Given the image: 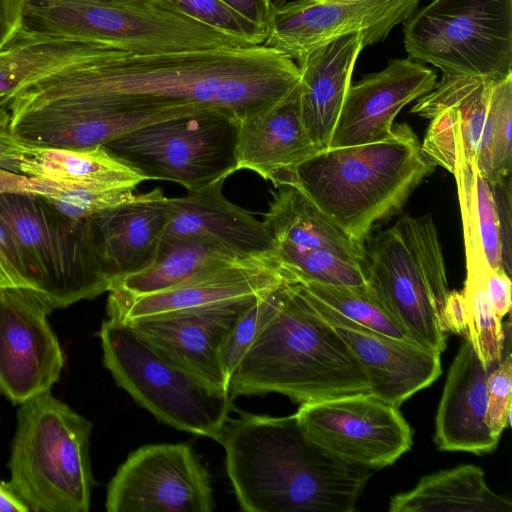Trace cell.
Listing matches in <instances>:
<instances>
[{"label":"cell","instance_id":"13","mask_svg":"<svg viewBox=\"0 0 512 512\" xmlns=\"http://www.w3.org/2000/svg\"><path fill=\"white\" fill-rule=\"evenodd\" d=\"M210 476L190 445L149 444L130 453L111 479L108 512H211Z\"/></svg>","mask_w":512,"mask_h":512},{"label":"cell","instance_id":"47","mask_svg":"<svg viewBox=\"0 0 512 512\" xmlns=\"http://www.w3.org/2000/svg\"><path fill=\"white\" fill-rule=\"evenodd\" d=\"M25 0H0V48L22 28Z\"/></svg>","mask_w":512,"mask_h":512},{"label":"cell","instance_id":"15","mask_svg":"<svg viewBox=\"0 0 512 512\" xmlns=\"http://www.w3.org/2000/svg\"><path fill=\"white\" fill-rule=\"evenodd\" d=\"M421 0H295L273 3L263 45L293 60L344 34L359 33L363 46L384 40Z\"/></svg>","mask_w":512,"mask_h":512},{"label":"cell","instance_id":"18","mask_svg":"<svg viewBox=\"0 0 512 512\" xmlns=\"http://www.w3.org/2000/svg\"><path fill=\"white\" fill-rule=\"evenodd\" d=\"M437 73L411 58L391 59L387 66L351 84L329 147L379 142L393 133L394 119L407 104L430 92Z\"/></svg>","mask_w":512,"mask_h":512},{"label":"cell","instance_id":"16","mask_svg":"<svg viewBox=\"0 0 512 512\" xmlns=\"http://www.w3.org/2000/svg\"><path fill=\"white\" fill-rule=\"evenodd\" d=\"M287 278L276 261L245 260L219 266L167 289L134 295L109 291L107 314L131 321L228 305L262 296Z\"/></svg>","mask_w":512,"mask_h":512},{"label":"cell","instance_id":"42","mask_svg":"<svg viewBox=\"0 0 512 512\" xmlns=\"http://www.w3.org/2000/svg\"><path fill=\"white\" fill-rule=\"evenodd\" d=\"M37 291L30 265L11 229L0 219V289Z\"/></svg>","mask_w":512,"mask_h":512},{"label":"cell","instance_id":"20","mask_svg":"<svg viewBox=\"0 0 512 512\" xmlns=\"http://www.w3.org/2000/svg\"><path fill=\"white\" fill-rule=\"evenodd\" d=\"M212 108L183 105L150 110H114L48 105L11 119L10 129L29 146L82 149L103 146L135 129Z\"/></svg>","mask_w":512,"mask_h":512},{"label":"cell","instance_id":"29","mask_svg":"<svg viewBox=\"0 0 512 512\" xmlns=\"http://www.w3.org/2000/svg\"><path fill=\"white\" fill-rule=\"evenodd\" d=\"M390 512H511L510 499L492 491L483 470L474 465L426 475L416 486L394 495Z\"/></svg>","mask_w":512,"mask_h":512},{"label":"cell","instance_id":"28","mask_svg":"<svg viewBox=\"0 0 512 512\" xmlns=\"http://www.w3.org/2000/svg\"><path fill=\"white\" fill-rule=\"evenodd\" d=\"M17 172L58 185L129 188L147 179L111 155L103 146L82 149L29 146Z\"/></svg>","mask_w":512,"mask_h":512},{"label":"cell","instance_id":"17","mask_svg":"<svg viewBox=\"0 0 512 512\" xmlns=\"http://www.w3.org/2000/svg\"><path fill=\"white\" fill-rule=\"evenodd\" d=\"M493 82L442 75L430 92L417 99L411 113L430 120L421 148L435 165L450 173L460 160L476 166Z\"/></svg>","mask_w":512,"mask_h":512},{"label":"cell","instance_id":"4","mask_svg":"<svg viewBox=\"0 0 512 512\" xmlns=\"http://www.w3.org/2000/svg\"><path fill=\"white\" fill-rule=\"evenodd\" d=\"M435 166L412 128L396 124L385 140L317 151L295 166L282 186L302 191L364 244L375 226L403 208Z\"/></svg>","mask_w":512,"mask_h":512},{"label":"cell","instance_id":"2","mask_svg":"<svg viewBox=\"0 0 512 512\" xmlns=\"http://www.w3.org/2000/svg\"><path fill=\"white\" fill-rule=\"evenodd\" d=\"M219 442L241 508L249 512H353L372 470L315 443L295 414H242Z\"/></svg>","mask_w":512,"mask_h":512},{"label":"cell","instance_id":"37","mask_svg":"<svg viewBox=\"0 0 512 512\" xmlns=\"http://www.w3.org/2000/svg\"><path fill=\"white\" fill-rule=\"evenodd\" d=\"M53 193L42 196L64 216L74 221L91 218L109 209L135 200L129 188H91L51 183Z\"/></svg>","mask_w":512,"mask_h":512},{"label":"cell","instance_id":"27","mask_svg":"<svg viewBox=\"0 0 512 512\" xmlns=\"http://www.w3.org/2000/svg\"><path fill=\"white\" fill-rule=\"evenodd\" d=\"M264 220L274 247L325 250L366 270V248L322 212L302 191L278 187Z\"/></svg>","mask_w":512,"mask_h":512},{"label":"cell","instance_id":"31","mask_svg":"<svg viewBox=\"0 0 512 512\" xmlns=\"http://www.w3.org/2000/svg\"><path fill=\"white\" fill-rule=\"evenodd\" d=\"M238 261L245 260L200 240L162 236L150 262L118 280L111 290L134 295L153 293L203 271Z\"/></svg>","mask_w":512,"mask_h":512},{"label":"cell","instance_id":"38","mask_svg":"<svg viewBox=\"0 0 512 512\" xmlns=\"http://www.w3.org/2000/svg\"><path fill=\"white\" fill-rule=\"evenodd\" d=\"M285 281L246 309L226 336L220 349V359L228 381L245 348L276 309Z\"/></svg>","mask_w":512,"mask_h":512},{"label":"cell","instance_id":"14","mask_svg":"<svg viewBox=\"0 0 512 512\" xmlns=\"http://www.w3.org/2000/svg\"><path fill=\"white\" fill-rule=\"evenodd\" d=\"M54 310L40 293L0 289V392L19 404L50 391L64 355L47 316Z\"/></svg>","mask_w":512,"mask_h":512},{"label":"cell","instance_id":"8","mask_svg":"<svg viewBox=\"0 0 512 512\" xmlns=\"http://www.w3.org/2000/svg\"><path fill=\"white\" fill-rule=\"evenodd\" d=\"M22 27L39 34L103 44L137 54L252 45L166 10L153 0L65 2L38 9L25 8Z\"/></svg>","mask_w":512,"mask_h":512},{"label":"cell","instance_id":"11","mask_svg":"<svg viewBox=\"0 0 512 512\" xmlns=\"http://www.w3.org/2000/svg\"><path fill=\"white\" fill-rule=\"evenodd\" d=\"M237 131L235 118L210 109L143 126L103 147L147 180L197 191L238 171Z\"/></svg>","mask_w":512,"mask_h":512},{"label":"cell","instance_id":"24","mask_svg":"<svg viewBox=\"0 0 512 512\" xmlns=\"http://www.w3.org/2000/svg\"><path fill=\"white\" fill-rule=\"evenodd\" d=\"M468 337L454 358L435 419V443L442 451L475 454L496 449L499 439L487 425V378Z\"/></svg>","mask_w":512,"mask_h":512},{"label":"cell","instance_id":"52","mask_svg":"<svg viewBox=\"0 0 512 512\" xmlns=\"http://www.w3.org/2000/svg\"><path fill=\"white\" fill-rule=\"evenodd\" d=\"M11 112L8 106V98L0 96V127L10 128Z\"/></svg>","mask_w":512,"mask_h":512},{"label":"cell","instance_id":"41","mask_svg":"<svg viewBox=\"0 0 512 512\" xmlns=\"http://www.w3.org/2000/svg\"><path fill=\"white\" fill-rule=\"evenodd\" d=\"M512 357L507 353L487 378L486 422L491 434L498 438L511 418Z\"/></svg>","mask_w":512,"mask_h":512},{"label":"cell","instance_id":"33","mask_svg":"<svg viewBox=\"0 0 512 512\" xmlns=\"http://www.w3.org/2000/svg\"><path fill=\"white\" fill-rule=\"evenodd\" d=\"M297 283L314 298L345 318L375 332L411 341L368 285L348 287L311 281Z\"/></svg>","mask_w":512,"mask_h":512},{"label":"cell","instance_id":"36","mask_svg":"<svg viewBox=\"0 0 512 512\" xmlns=\"http://www.w3.org/2000/svg\"><path fill=\"white\" fill-rule=\"evenodd\" d=\"M158 6L252 45H263L268 28L242 16L221 0H153Z\"/></svg>","mask_w":512,"mask_h":512},{"label":"cell","instance_id":"10","mask_svg":"<svg viewBox=\"0 0 512 512\" xmlns=\"http://www.w3.org/2000/svg\"><path fill=\"white\" fill-rule=\"evenodd\" d=\"M403 24L409 58L442 75L497 81L512 72V0H432Z\"/></svg>","mask_w":512,"mask_h":512},{"label":"cell","instance_id":"26","mask_svg":"<svg viewBox=\"0 0 512 512\" xmlns=\"http://www.w3.org/2000/svg\"><path fill=\"white\" fill-rule=\"evenodd\" d=\"M165 198L162 190L156 188L90 218L111 288L152 259L165 227Z\"/></svg>","mask_w":512,"mask_h":512},{"label":"cell","instance_id":"51","mask_svg":"<svg viewBox=\"0 0 512 512\" xmlns=\"http://www.w3.org/2000/svg\"><path fill=\"white\" fill-rule=\"evenodd\" d=\"M122 1L126 0H25V8L38 9L65 2L117 3Z\"/></svg>","mask_w":512,"mask_h":512},{"label":"cell","instance_id":"45","mask_svg":"<svg viewBox=\"0 0 512 512\" xmlns=\"http://www.w3.org/2000/svg\"><path fill=\"white\" fill-rule=\"evenodd\" d=\"M484 286L497 316L502 320L511 308V280L503 269H488Z\"/></svg>","mask_w":512,"mask_h":512},{"label":"cell","instance_id":"12","mask_svg":"<svg viewBox=\"0 0 512 512\" xmlns=\"http://www.w3.org/2000/svg\"><path fill=\"white\" fill-rule=\"evenodd\" d=\"M295 415L315 443L371 470L393 464L412 446V429L398 407L370 393L301 404Z\"/></svg>","mask_w":512,"mask_h":512},{"label":"cell","instance_id":"40","mask_svg":"<svg viewBox=\"0 0 512 512\" xmlns=\"http://www.w3.org/2000/svg\"><path fill=\"white\" fill-rule=\"evenodd\" d=\"M474 197L480 241L488 269H503L501 238L491 182L475 167Z\"/></svg>","mask_w":512,"mask_h":512},{"label":"cell","instance_id":"44","mask_svg":"<svg viewBox=\"0 0 512 512\" xmlns=\"http://www.w3.org/2000/svg\"><path fill=\"white\" fill-rule=\"evenodd\" d=\"M53 191L54 187L50 182L0 167V195L45 196Z\"/></svg>","mask_w":512,"mask_h":512},{"label":"cell","instance_id":"22","mask_svg":"<svg viewBox=\"0 0 512 512\" xmlns=\"http://www.w3.org/2000/svg\"><path fill=\"white\" fill-rule=\"evenodd\" d=\"M259 297L202 310L124 322L151 346L193 374L215 387L229 390L220 349L240 316Z\"/></svg>","mask_w":512,"mask_h":512},{"label":"cell","instance_id":"6","mask_svg":"<svg viewBox=\"0 0 512 512\" xmlns=\"http://www.w3.org/2000/svg\"><path fill=\"white\" fill-rule=\"evenodd\" d=\"M368 286L407 337L441 355L448 288L438 232L430 215L402 216L366 249Z\"/></svg>","mask_w":512,"mask_h":512},{"label":"cell","instance_id":"1","mask_svg":"<svg viewBox=\"0 0 512 512\" xmlns=\"http://www.w3.org/2000/svg\"><path fill=\"white\" fill-rule=\"evenodd\" d=\"M297 64L266 45L137 54L100 45L9 98L11 117L48 105L150 110L201 105L237 120L285 99Z\"/></svg>","mask_w":512,"mask_h":512},{"label":"cell","instance_id":"43","mask_svg":"<svg viewBox=\"0 0 512 512\" xmlns=\"http://www.w3.org/2000/svg\"><path fill=\"white\" fill-rule=\"evenodd\" d=\"M512 180L511 174L491 183L501 238L502 267L510 276L512 268Z\"/></svg>","mask_w":512,"mask_h":512},{"label":"cell","instance_id":"50","mask_svg":"<svg viewBox=\"0 0 512 512\" xmlns=\"http://www.w3.org/2000/svg\"><path fill=\"white\" fill-rule=\"evenodd\" d=\"M28 506L7 483L0 482V512H28Z\"/></svg>","mask_w":512,"mask_h":512},{"label":"cell","instance_id":"7","mask_svg":"<svg viewBox=\"0 0 512 512\" xmlns=\"http://www.w3.org/2000/svg\"><path fill=\"white\" fill-rule=\"evenodd\" d=\"M103 362L118 386L160 421L220 440L232 397L146 342L127 323L106 319L99 332Z\"/></svg>","mask_w":512,"mask_h":512},{"label":"cell","instance_id":"3","mask_svg":"<svg viewBox=\"0 0 512 512\" xmlns=\"http://www.w3.org/2000/svg\"><path fill=\"white\" fill-rule=\"evenodd\" d=\"M229 392L232 398L275 392L307 404L371 389L345 341L302 287L287 279L276 309L236 364Z\"/></svg>","mask_w":512,"mask_h":512},{"label":"cell","instance_id":"49","mask_svg":"<svg viewBox=\"0 0 512 512\" xmlns=\"http://www.w3.org/2000/svg\"><path fill=\"white\" fill-rule=\"evenodd\" d=\"M229 7L254 23L267 27L273 3L271 0H221Z\"/></svg>","mask_w":512,"mask_h":512},{"label":"cell","instance_id":"32","mask_svg":"<svg viewBox=\"0 0 512 512\" xmlns=\"http://www.w3.org/2000/svg\"><path fill=\"white\" fill-rule=\"evenodd\" d=\"M512 72L494 81L476 168L491 183L511 174Z\"/></svg>","mask_w":512,"mask_h":512},{"label":"cell","instance_id":"23","mask_svg":"<svg viewBox=\"0 0 512 512\" xmlns=\"http://www.w3.org/2000/svg\"><path fill=\"white\" fill-rule=\"evenodd\" d=\"M363 48L361 34H344L314 47L296 60L300 73V117L319 150L329 147Z\"/></svg>","mask_w":512,"mask_h":512},{"label":"cell","instance_id":"25","mask_svg":"<svg viewBox=\"0 0 512 512\" xmlns=\"http://www.w3.org/2000/svg\"><path fill=\"white\" fill-rule=\"evenodd\" d=\"M317 151L300 117L298 86L276 105L238 122V170H251L276 188Z\"/></svg>","mask_w":512,"mask_h":512},{"label":"cell","instance_id":"21","mask_svg":"<svg viewBox=\"0 0 512 512\" xmlns=\"http://www.w3.org/2000/svg\"><path fill=\"white\" fill-rule=\"evenodd\" d=\"M223 183L166 197L162 236L200 240L243 260L276 261L274 242L263 222L228 201Z\"/></svg>","mask_w":512,"mask_h":512},{"label":"cell","instance_id":"48","mask_svg":"<svg viewBox=\"0 0 512 512\" xmlns=\"http://www.w3.org/2000/svg\"><path fill=\"white\" fill-rule=\"evenodd\" d=\"M28 151L29 145L21 142L10 128L0 127V167L17 172L18 162Z\"/></svg>","mask_w":512,"mask_h":512},{"label":"cell","instance_id":"30","mask_svg":"<svg viewBox=\"0 0 512 512\" xmlns=\"http://www.w3.org/2000/svg\"><path fill=\"white\" fill-rule=\"evenodd\" d=\"M100 45L22 27L0 48V96L9 99L28 84L85 59Z\"/></svg>","mask_w":512,"mask_h":512},{"label":"cell","instance_id":"19","mask_svg":"<svg viewBox=\"0 0 512 512\" xmlns=\"http://www.w3.org/2000/svg\"><path fill=\"white\" fill-rule=\"evenodd\" d=\"M302 289L364 368L373 396L399 408L441 375L439 354L412 341L396 339L359 325Z\"/></svg>","mask_w":512,"mask_h":512},{"label":"cell","instance_id":"39","mask_svg":"<svg viewBox=\"0 0 512 512\" xmlns=\"http://www.w3.org/2000/svg\"><path fill=\"white\" fill-rule=\"evenodd\" d=\"M476 166L460 160L452 172L455 177L461 209L467 260V279H485L488 270L477 223L473 175Z\"/></svg>","mask_w":512,"mask_h":512},{"label":"cell","instance_id":"5","mask_svg":"<svg viewBox=\"0 0 512 512\" xmlns=\"http://www.w3.org/2000/svg\"><path fill=\"white\" fill-rule=\"evenodd\" d=\"M91 432L92 423L51 391L21 404L7 484L30 511H89Z\"/></svg>","mask_w":512,"mask_h":512},{"label":"cell","instance_id":"35","mask_svg":"<svg viewBox=\"0 0 512 512\" xmlns=\"http://www.w3.org/2000/svg\"><path fill=\"white\" fill-rule=\"evenodd\" d=\"M485 279H466L462 291L467 307L468 339L485 369L495 368L503 357L505 331L487 296Z\"/></svg>","mask_w":512,"mask_h":512},{"label":"cell","instance_id":"9","mask_svg":"<svg viewBox=\"0 0 512 512\" xmlns=\"http://www.w3.org/2000/svg\"><path fill=\"white\" fill-rule=\"evenodd\" d=\"M0 219L11 229L32 270L37 291L64 308L109 292L90 218L74 221L42 196L0 195Z\"/></svg>","mask_w":512,"mask_h":512},{"label":"cell","instance_id":"46","mask_svg":"<svg viewBox=\"0 0 512 512\" xmlns=\"http://www.w3.org/2000/svg\"><path fill=\"white\" fill-rule=\"evenodd\" d=\"M444 332L463 334L467 332V307L462 292L450 291L441 317Z\"/></svg>","mask_w":512,"mask_h":512},{"label":"cell","instance_id":"34","mask_svg":"<svg viewBox=\"0 0 512 512\" xmlns=\"http://www.w3.org/2000/svg\"><path fill=\"white\" fill-rule=\"evenodd\" d=\"M274 256L282 273L295 282L361 287L368 285L366 270L325 250H301L274 247Z\"/></svg>","mask_w":512,"mask_h":512}]
</instances>
